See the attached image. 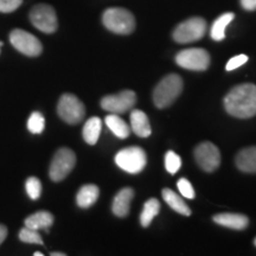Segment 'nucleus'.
<instances>
[{
    "instance_id": "obj_1",
    "label": "nucleus",
    "mask_w": 256,
    "mask_h": 256,
    "mask_svg": "<svg viewBox=\"0 0 256 256\" xmlns=\"http://www.w3.org/2000/svg\"><path fill=\"white\" fill-rule=\"evenodd\" d=\"M224 108L232 116L249 119L256 115V86L244 83L234 87L224 98Z\"/></svg>"
},
{
    "instance_id": "obj_2",
    "label": "nucleus",
    "mask_w": 256,
    "mask_h": 256,
    "mask_svg": "<svg viewBox=\"0 0 256 256\" xmlns=\"http://www.w3.org/2000/svg\"><path fill=\"white\" fill-rule=\"evenodd\" d=\"M183 80L177 74H170L159 82L153 92V101L156 107L166 108L177 100L183 92Z\"/></svg>"
},
{
    "instance_id": "obj_3",
    "label": "nucleus",
    "mask_w": 256,
    "mask_h": 256,
    "mask_svg": "<svg viewBox=\"0 0 256 256\" xmlns=\"http://www.w3.org/2000/svg\"><path fill=\"white\" fill-rule=\"evenodd\" d=\"M102 23L108 30L118 34H130L136 28V18L132 12L122 8L106 10L102 16Z\"/></svg>"
},
{
    "instance_id": "obj_4",
    "label": "nucleus",
    "mask_w": 256,
    "mask_h": 256,
    "mask_svg": "<svg viewBox=\"0 0 256 256\" xmlns=\"http://www.w3.org/2000/svg\"><path fill=\"white\" fill-rule=\"evenodd\" d=\"M146 162V153L139 146L126 147L115 156V164L130 174H140L145 168Z\"/></svg>"
},
{
    "instance_id": "obj_5",
    "label": "nucleus",
    "mask_w": 256,
    "mask_h": 256,
    "mask_svg": "<svg viewBox=\"0 0 256 256\" xmlns=\"http://www.w3.org/2000/svg\"><path fill=\"white\" fill-rule=\"evenodd\" d=\"M206 19L200 17H194L182 22L174 31V40L177 43L186 44L200 40L204 37L206 32Z\"/></svg>"
},
{
    "instance_id": "obj_6",
    "label": "nucleus",
    "mask_w": 256,
    "mask_h": 256,
    "mask_svg": "<svg viewBox=\"0 0 256 256\" xmlns=\"http://www.w3.org/2000/svg\"><path fill=\"white\" fill-rule=\"evenodd\" d=\"M57 113L66 124H76L84 119L86 108L78 96L72 94H64L60 96L57 104Z\"/></svg>"
},
{
    "instance_id": "obj_7",
    "label": "nucleus",
    "mask_w": 256,
    "mask_h": 256,
    "mask_svg": "<svg viewBox=\"0 0 256 256\" xmlns=\"http://www.w3.org/2000/svg\"><path fill=\"white\" fill-rule=\"evenodd\" d=\"M176 63L183 69L204 72L210 66V55L206 50L200 49V48L185 49L177 54Z\"/></svg>"
},
{
    "instance_id": "obj_8",
    "label": "nucleus",
    "mask_w": 256,
    "mask_h": 256,
    "mask_svg": "<svg viewBox=\"0 0 256 256\" xmlns=\"http://www.w3.org/2000/svg\"><path fill=\"white\" fill-rule=\"evenodd\" d=\"M32 25L44 34H54L58 28L56 11L48 4H38L30 11Z\"/></svg>"
},
{
    "instance_id": "obj_9",
    "label": "nucleus",
    "mask_w": 256,
    "mask_h": 256,
    "mask_svg": "<svg viewBox=\"0 0 256 256\" xmlns=\"http://www.w3.org/2000/svg\"><path fill=\"white\" fill-rule=\"evenodd\" d=\"M76 165V156L74 151L66 147H62L54 156L51 162L49 176L51 180L60 182L68 176Z\"/></svg>"
},
{
    "instance_id": "obj_10",
    "label": "nucleus",
    "mask_w": 256,
    "mask_h": 256,
    "mask_svg": "<svg viewBox=\"0 0 256 256\" xmlns=\"http://www.w3.org/2000/svg\"><path fill=\"white\" fill-rule=\"evenodd\" d=\"M10 42L16 50L28 57L40 56L43 51L40 40L30 32L20 30V28H14V31H11Z\"/></svg>"
},
{
    "instance_id": "obj_11",
    "label": "nucleus",
    "mask_w": 256,
    "mask_h": 256,
    "mask_svg": "<svg viewBox=\"0 0 256 256\" xmlns=\"http://www.w3.org/2000/svg\"><path fill=\"white\" fill-rule=\"evenodd\" d=\"M136 95L133 90H122L119 94L107 95L101 100L102 110L113 114H124L136 106Z\"/></svg>"
},
{
    "instance_id": "obj_12",
    "label": "nucleus",
    "mask_w": 256,
    "mask_h": 256,
    "mask_svg": "<svg viewBox=\"0 0 256 256\" xmlns=\"http://www.w3.org/2000/svg\"><path fill=\"white\" fill-rule=\"evenodd\" d=\"M194 158L197 164L206 172H214L220 164V153L212 142H202L194 148Z\"/></svg>"
},
{
    "instance_id": "obj_13",
    "label": "nucleus",
    "mask_w": 256,
    "mask_h": 256,
    "mask_svg": "<svg viewBox=\"0 0 256 256\" xmlns=\"http://www.w3.org/2000/svg\"><path fill=\"white\" fill-rule=\"evenodd\" d=\"M212 220L216 224L234 230H244L249 224L248 217L242 215V214H217V215L214 216Z\"/></svg>"
},
{
    "instance_id": "obj_14",
    "label": "nucleus",
    "mask_w": 256,
    "mask_h": 256,
    "mask_svg": "<svg viewBox=\"0 0 256 256\" xmlns=\"http://www.w3.org/2000/svg\"><path fill=\"white\" fill-rule=\"evenodd\" d=\"M134 197V191L130 188H124L120 190L114 197L113 200V214L118 217H126L130 214V202Z\"/></svg>"
},
{
    "instance_id": "obj_15",
    "label": "nucleus",
    "mask_w": 256,
    "mask_h": 256,
    "mask_svg": "<svg viewBox=\"0 0 256 256\" xmlns=\"http://www.w3.org/2000/svg\"><path fill=\"white\" fill-rule=\"evenodd\" d=\"M130 130L140 138H147L151 136V124H150L147 115L142 110H134L130 113Z\"/></svg>"
},
{
    "instance_id": "obj_16",
    "label": "nucleus",
    "mask_w": 256,
    "mask_h": 256,
    "mask_svg": "<svg viewBox=\"0 0 256 256\" xmlns=\"http://www.w3.org/2000/svg\"><path fill=\"white\" fill-rule=\"evenodd\" d=\"M236 165L246 174H256V146L243 148L236 156Z\"/></svg>"
},
{
    "instance_id": "obj_17",
    "label": "nucleus",
    "mask_w": 256,
    "mask_h": 256,
    "mask_svg": "<svg viewBox=\"0 0 256 256\" xmlns=\"http://www.w3.org/2000/svg\"><path fill=\"white\" fill-rule=\"evenodd\" d=\"M54 224V216L49 211H37L25 220V226L34 230H46L49 232L50 226Z\"/></svg>"
},
{
    "instance_id": "obj_18",
    "label": "nucleus",
    "mask_w": 256,
    "mask_h": 256,
    "mask_svg": "<svg viewBox=\"0 0 256 256\" xmlns=\"http://www.w3.org/2000/svg\"><path fill=\"white\" fill-rule=\"evenodd\" d=\"M98 194H100V190L94 184H87L83 185L78 192V196H76V202H78V206L82 209H87L90 208L92 204H95V202L98 200Z\"/></svg>"
},
{
    "instance_id": "obj_19",
    "label": "nucleus",
    "mask_w": 256,
    "mask_h": 256,
    "mask_svg": "<svg viewBox=\"0 0 256 256\" xmlns=\"http://www.w3.org/2000/svg\"><path fill=\"white\" fill-rule=\"evenodd\" d=\"M102 128V121L98 116H92L86 121L83 127V139L88 145H95L100 138Z\"/></svg>"
},
{
    "instance_id": "obj_20",
    "label": "nucleus",
    "mask_w": 256,
    "mask_h": 256,
    "mask_svg": "<svg viewBox=\"0 0 256 256\" xmlns=\"http://www.w3.org/2000/svg\"><path fill=\"white\" fill-rule=\"evenodd\" d=\"M162 198L166 203L168 204V206L174 211H177L178 214L184 216H190L191 215V209L188 206V204L183 200V198L178 196L174 191H172L171 188H164L162 190Z\"/></svg>"
},
{
    "instance_id": "obj_21",
    "label": "nucleus",
    "mask_w": 256,
    "mask_h": 256,
    "mask_svg": "<svg viewBox=\"0 0 256 256\" xmlns=\"http://www.w3.org/2000/svg\"><path fill=\"white\" fill-rule=\"evenodd\" d=\"M104 122L107 124V127L113 132L114 136H116L120 139H126L130 136V128L126 124V121H124L120 116H118V114H110L104 118Z\"/></svg>"
},
{
    "instance_id": "obj_22",
    "label": "nucleus",
    "mask_w": 256,
    "mask_h": 256,
    "mask_svg": "<svg viewBox=\"0 0 256 256\" xmlns=\"http://www.w3.org/2000/svg\"><path fill=\"white\" fill-rule=\"evenodd\" d=\"M234 18H235V14H234L232 12H226V14L220 16V17L214 22L212 26H211V38L216 42L223 40L224 38H226V28L230 23H232Z\"/></svg>"
},
{
    "instance_id": "obj_23",
    "label": "nucleus",
    "mask_w": 256,
    "mask_h": 256,
    "mask_svg": "<svg viewBox=\"0 0 256 256\" xmlns=\"http://www.w3.org/2000/svg\"><path fill=\"white\" fill-rule=\"evenodd\" d=\"M160 210V203L156 198H151L144 204V209L142 215H140V223L144 228H147L150 224L152 223V220L154 217L159 214Z\"/></svg>"
},
{
    "instance_id": "obj_24",
    "label": "nucleus",
    "mask_w": 256,
    "mask_h": 256,
    "mask_svg": "<svg viewBox=\"0 0 256 256\" xmlns=\"http://www.w3.org/2000/svg\"><path fill=\"white\" fill-rule=\"evenodd\" d=\"M46 127V119L40 112H34L28 120V128L32 134H40Z\"/></svg>"
},
{
    "instance_id": "obj_25",
    "label": "nucleus",
    "mask_w": 256,
    "mask_h": 256,
    "mask_svg": "<svg viewBox=\"0 0 256 256\" xmlns=\"http://www.w3.org/2000/svg\"><path fill=\"white\" fill-rule=\"evenodd\" d=\"M19 240L24 243H31V244H43V238L38 232V230H34L25 226L19 232Z\"/></svg>"
},
{
    "instance_id": "obj_26",
    "label": "nucleus",
    "mask_w": 256,
    "mask_h": 256,
    "mask_svg": "<svg viewBox=\"0 0 256 256\" xmlns=\"http://www.w3.org/2000/svg\"><path fill=\"white\" fill-rule=\"evenodd\" d=\"M182 166V159L177 153L174 151H168L165 154V168L168 174H177Z\"/></svg>"
},
{
    "instance_id": "obj_27",
    "label": "nucleus",
    "mask_w": 256,
    "mask_h": 256,
    "mask_svg": "<svg viewBox=\"0 0 256 256\" xmlns=\"http://www.w3.org/2000/svg\"><path fill=\"white\" fill-rule=\"evenodd\" d=\"M25 188H26L28 197H30L32 200H37L38 198L40 197L42 183L38 178L36 177L28 178L26 183H25Z\"/></svg>"
},
{
    "instance_id": "obj_28",
    "label": "nucleus",
    "mask_w": 256,
    "mask_h": 256,
    "mask_svg": "<svg viewBox=\"0 0 256 256\" xmlns=\"http://www.w3.org/2000/svg\"><path fill=\"white\" fill-rule=\"evenodd\" d=\"M177 186H178L179 192H180V194H183V197L188 198V200H194V196H196V194H194V186H192L191 183L188 180V179L185 178L179 179Z\"/></svg>"
},
{
    "instance_id": "obj_29",
    "label": "nucleus",
    "mask_w": 256,
    "mask_h": 256,
    "mask_svg": "<svg viewBox=\"0 0 256 256\" xmlns=\"http://www.w3.org/2000/svg\"><path fill=\"white\" fill-rule=\"evenodd\" d=\"M23 4V0H0V12L11 14Z\"/></svg>"
},
{
    "instance_id": "obj_30",
    "label": "nucleus",
    "mask_w": 256,
    "mask_h": 256,
    "mask_svg": "<svg viewBox=\"0 0 256 256\" xmlns=\"http://www.w3.org/2000/svg\"><path fill=\"white\" fill-rule=\"evenodd\" d=\"M247 62H248V56L238 55L228 60V63H226V72H232V70L240 68V66H242L243 64H246Z\"/></svg>"
},
{
    "instance_id": "obj_31",
    "label": "nucleus",
    "mask_w": 256,
    "mask_h": 256,
    "mask_svg": "<svg viewBox=\"0 0 256 256\" xmlns=\"http://www.w3.org/2000/svg\"><path fill=\"white\" fill-rule=\"evenodd\" d=\"M242 8L247 11H255L256 10V0H241Z\"/></svg>"
},
{
    "instance_id": "obj_32",
    "label": "nucleus",
    "mask_w": 256,
    "mask_h": 256,
    "mask_svg": "<svg viewBox=\"0 0 256 256\" xmlns=\"http://www.w3.org/2000/svg\"><path fill=\"white\" fill-rule=\"evenodd\" d=\"M6 236H8V228L2 224H0V244L5 241Z\"/></svg>"
},
{
    "instance_id": "obj_33",
    "label": "nucleus",
    "mask_w": 256,
    "mask_h": 256,
    "mask_svg": "<svg viewBox=\"0 0 256 256\" xmlns=\"http://www.w3.org/2000/svg\"><path fill=\"white\" fill-rule=\"evenodd\" d=\"M51 256H66V254L64 252H51Z\"/></svg>"
},
{
    "instance_id": "obj_34",
    "label": "nucleus",
    "mask_w": 256,
    "mask_h": 256,
    "mask_svg": "<svg viewBox=\"0 0 256 256\" xmlns=\"http://www.w3.org/2000/svg\"><path fill=\"white\" fill-rule=\"evenodd\" d=\"M34 256H43V254H42V252H34Z\"/></svg>"
},
{
    "instance_id": "obj_35",
    "label": "nucleus",
    "mask_w": 256,
    "mask_h": 256,
    "mask_svg": "<svg viewBox=\"0 0 256 256\" xmlns=\"http://www.w3.org/2000/svg\"><path fill=\"white\" fill-rule=\"evenodd\" d=\"M2 42H0V48H2Z\"/></svg>"
},
{
    "instance_id": "obj_36",
    "label": "nucleus",
    "mask_w": 256,
    "mask_h": 256,
    "mask_svg": "<svg viewBox=\"0 0 256 256\" xmlns=\"http://www.w3.org/2000/svg\"><path fill=\"white\" fill-rule=\"evenodd\" d=\"M254 244L256 246V238H255V241H254Z\"/></svg>"
}]
</instances>
